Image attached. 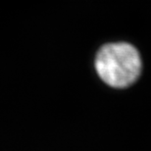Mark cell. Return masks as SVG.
I'll return each mask as SVG.
<instances>
[{"mask_svg":"<svg viewBox=\"0 0 151 151\" xmlns=\"http://www.w3.org/2000/svg\"><path fill=\"white\" fill-rule=\"evenodd\" d=\"M95 69L109 86L126 88L134 83L142 70V62L137 48L127 42L103 45L96 54Z\"/></svg>","mask_w":151,"mask_h":151,"instance_id":"obj_1","label":"cell"}]
</instances>
